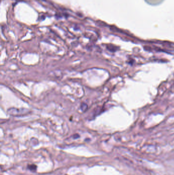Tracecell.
<instances>
[{"label": "cell", "mask_w": 174, "mask_h": 175, "mask_svg": "<svg viewBox=\"0 0 174 175\" xmlns=\"http://www.w3.org/2000/svg\"><path fill=\"white\" fill-rule=\"evenodd\" d=\"M29 113L28 110L25 109H14L11 108L8 110V113L12 116H20L28 114Z\"/></svg>", "instance_id": "6da1fadb"}, {"label": "cell", "mask_w": 174, "mask_h": 175, "mask_svg": "<svg viewBox=\"0 0 174 175\" xmlns=\"http://www.w3.org/2000/svg\"><path fill=\"white\" fill-rule=\"evenodd\" d=\"M28 168L31 171H35L36 170V166L34 164L29 165L28 167Z\"/></svg>", "instance_id": "7a4b0ae2"}, {"label": "cell", "mask_w": 174, "mask_h": 175, "mask_svg": "<svg viewBox=\"0 0 174 175\" xmlns=\"http://www.w3.org/2000/svg\"><path fill=\"white\" fill-rule=\"evenodd\" d=\"M81 108L82 111L83 112H85V111H86L87 110V105L86 104H85L84 103H83L81 106Z\"/></svg>", "instance_id": "3957f363"}]
</instances>
